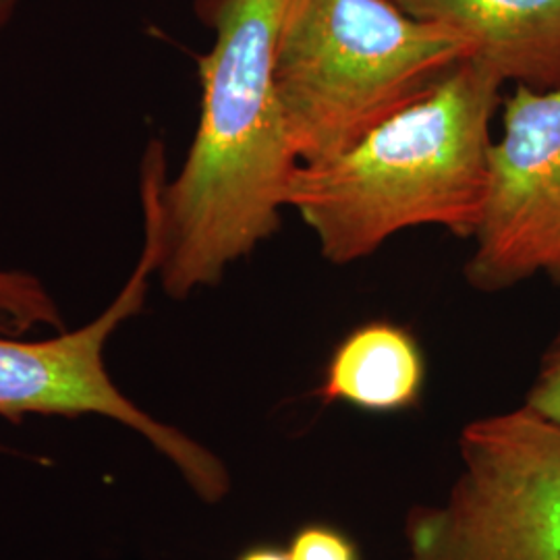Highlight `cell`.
I'll list each match as a JSON object with an SVG mask.
<instances>
[{
	"instance_id": "1",
	"label": "cell",
	"mask_w": 560,
	"mask_h": 560,
	"mask_svg": "<svg viewBox=\"0 0 560 560\" xmlns=\"http://www.w3.org/2000/svg\"><path fill=\"white\" fill-rule=\"evenodd\" d=\"M289 0H203L214 30L198 60L201 113L175 179L162 145L148 161L161 235L156 275L173 300L214 287L279 229L300 159L275 83V52Z\"/></svg>"
},
{
	"instance_id": "2",
	"label": "cell",
	"mask_w": 560,
	"mask_h": 560,
	"mask_svg": "<svg viewBox=\"0 0 560 560\" xmlns=\"http://www.w3.org/2000/svg\"><path fill=\"white\" fill-rule=\"evenodd\" d=\"M502 81L476 59L459 62L421 101L320 164H300L287 208L318 241L322 258L351 264L413 226L474 237Z\"/></svg>"
},
{
	"instance_id": "3",
	"label": "cell",
	"mask_w": 560,
	"mask_h": 560,
	"mask_svg": "<svg viewBox=\"0 0 560 560\" xmlns=\"http://www.w3.org/2000/svg\"><path fill=\"white\" fill-rule=\"evenodd\" d=\"M471 57L459 34L393 0H289L275 83L300 164L345 154Z\"/></svg>"
},
{
	"instance_id": "4",
	"label": "cell",
	"mask_w": 560,
	"mask_h": 560,
	"mask_svg": "<svg viewBox=\"0 0 560 560\" xmlns=\"http://www.w3.org/2000/svg\"><path fill=\"white\" fill-rule=\"evenodd\" d=\"M444 501L407 520V560H560V421L523 402L463 428Z\"/></svg>"
},
{
	"instance_id": "5",
	"label": "cell",
	"mask_w": 560,
	"mask_h": 560,
	"mask_svg": "<svg viewBox=\"0 0 560 560\" xmlns=\"http://www.w3.org/2000/svg\"><path fill=\"white\" fill-rule=\"evenodd\" d=\"M143 206V249L131 277L98 318L71 332L46 340H20L0 335V416L20 420L40 416H101L138 432L179 469L183 480L208 502H219L231 488L222 460L177 428L145 413L113 382L104 349L120 324L143 305L152 275L161 260L156 208Z\"/></svg>"
},
{
	"instance_id": "6",
	"label": "cell",
	"mask_w": 560,
	"mask_h": 560,
	"mask_svg": "<svg viewBox=\"0 0 560 560\" xmlns=\"http://www.w3.org/2000/svg\"><path fill=\"white\" fill-rule=\"evenodd\" d=\"M465 279L497 293L536 275L560 284V88L517 85L504 102Z\"/></svg>"
},
{
	"instance_id": "7",
	"label": "cell",
	"mask_w": 560,
	"mask_h": 560,
	"mask_svg": "<svg viewBox=\"0 0 560 560\" xmlns=\"http://www.w3.org/2000/svg\"><path fill=\"white\" fill-rule=\"evenodd\" d=\"M416 20L469 42L502 83L560 88V0H393Z\"/></svg>"
},
{
	"instance_id": "8",
	"label": "cell",
	"mask_w": 560,
	"mask_h": 560,
	"mask_svg": "<svg viewBox=\"0 0 560 560\" xmlns=\"http://www.w3.org/2000/svg\"><path fill=\"white\" fill-rule=\"evenodd\" d=\"M423 386L420 345L400 326L372 322L340 342L326 368L320 397L368 411L413 407Z\"/></svg>"
},
{
	"instance_id": "9",
	"label": "cell",
	"mask_w": 560,
	"mask_h": 560,
	"mask_svg": "<svg viewBox=\"0 0 560 560\" xmlns=\"http://www.w3.org/2000/svg\"><path fill=\"white\" fill-rule=\"evenodd\" d=\"M20 0H0V30L18 11ZM36 326H62L59 305L40 279L21 270H0V332L18 337Z\"/></svg>"
},
{
	"instance_id": "10",
	"label": "cell",
	"mask_w": 560,
	"mask_h": 560,
	"mask_svg": "<svg viewBox=\"0 0 560 560\" xmlns=\"http://www.w3.org/2000/svg\"><path fill=\"white\" fill-rule=\"evenodd\" d=\"M525 405L550 420L560 421V330L541 355Z\"/></svg>"
},
{
	"instance_id": "11",
	"label": "cell",
	"mask_w": 560,
	"mask_h": 560,
	"mask_svg": "<svg viewBox=\"0 0 560 560\" xmlns=\"http://www.w3.org/2000/svg\"><path fill=\"white\" fill-rule=\"evenodd\" d=\"M287 552L291 560H358L351 541L322 525L301 529Z\"/></svg>"
},
{
	"instance_id": "12",
	"label": "cell",
	"mask_w": 560,
	"mask_h": 560,
	"mask_svg": "<svg viewBox=\"0 0 560 560\" xmlns=\"http://www.w3.org/2000/svg\"><path fill=\"white\" fill-rule=\"evenodd\" d=\"M241 560H291L289 559V552H280L275 548H256V550H249L245 557Z\"/></svg>"
}]
</instances>
